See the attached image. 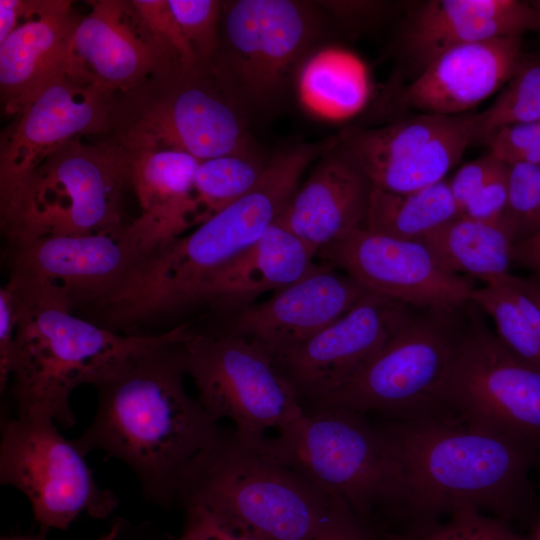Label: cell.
Returning a JSON list of instances; mask_svg holds the SVG:
<instances>
[{
	"instance_id": "cell-48",
	"label": "cell",
	"mask_w": 540,
	"mask_h": 540,
	"mask_svg": "<svg viewBox=\"0 0 540 540\" xmlns=\"http://www.w3.org/2000/svg\"><path fill=\"white\" fill-rule=\"evenodd\" d=\"M46 530L40 529L35 535H12L2 536L0 540H46Z\"/></svg>"
},
{
	"instance_id": "cell-41",
	"label": "cell",
	"mask_w": 540,
	"mask_h": 540,
	"mask_svg": "<svg viewBox=\"0 0 540 540\" xmlns=\"http://www.w3.org/2000/svg\"><path fill=\"white\" fill-rule=\"evenodd\" d=\"M17 308L8 284L0 288V390L5 392L11 378Z\"/></svg>"
},
{
	"instance_id": "cell-11",
	"label": "cell",
	"mask_w": 540,
	"mask_h": 540,
	"mask_svg": "<svg viewBox=\"0 0 540 540\" xmlns=\"http://www.w3.org/2000/svg\"><path fill=\"white\" fill-rule=\"evenodd\" d=\"M182 355L201 405L217 422L230 420L244 445L259 447L268 429L280 430L305 414L273 356L246 338L190 330Z\"/></svg>"
},
{
	"instance_id": "cell-42",
	"label": "cell",
	"mask_w": 540,
	"mask_h": 540,
	"mask_svg": "<svg viewBox=\"0 0 540 540\" xmlns=\"http://www.w3.org/2000/svg\"><path fill=\"white\" fill-rule=\"evenodd\" d=\"M185 510L187 522L180 540H261L230 528L202 507Z\"/></svg>"
},
{
	"instance_id": "cell-19",
	"label": "cell",
	"mask_w": 540,
	"mask_h": 540,
	"mask_svg": "<svg viewBox=\"0 0 540 540\" xmlns=\"http://www.w3.org/2000/svg\"><path fill=\"white\" fill-rule=\"evenodd\" d=\"M366 292L344 272L320 263L269 299L231 312L225 332L258 344L275 358L338 320Z\"/></svg>"
},
{
	"instance_id": "cell-25",
	"label": "cell",
	"mask_w": 540,
	"mask_h": 540,
	"mask_svg": "<svg viewBox=\"0 0 540 540\" xmlns=\"http://www.w3.org/2000/svg\"><path fill=\"white\" fill-rule=\"evenodd\" d=\"M142 213L137 218L154 251L191 228L194 177L199 160L172 148L119 142Z\"/></svg>"
},
{
	"instance_id": "cell-17",
	"label": "cell",
	"mask_w": 540,
	"mask_h": 540,
	"mask_svg": "<svg viewBox=\"0 0 540 540\" xmlns=\"http://www.w3.org/2000/svg\"><path fill=\"white\" fill-rule=\"evenodd\" d=\"M409 306L366 292L342 317L274 359L304 408L333 393L382 349Z\"/></svg>"
},
{
	"instance_id": "cell-4",
	"label": "cell",
	"mask_w": 540,
	"mask_h": 540,
	"mask_svg": "<svg viewBox=\"0 0 540 540\" xmlns=\"http://www.w3.org/2000/svg\"><path fill=\"white\" fill-rule=\"evenodd\" d=\"M17 308L12 363L14 416L76 423L70 397L96 386L134 357L179 335L187 324L159 334H120L79 318L55 293L9 278Z\"/></svg>"
},
{
	"instance_id": "cell-34",
	"label": "cell",
	"mask_w": 540,
	"mask_h": 540,
	"mask_svg": "<svg viewBox=\"0 0 540 540\" xmlns=\"http://www.w3.org/2000/svg\"><path fill=\"white\" fill-rule=\"evenodd\" d=\"M168 4L201 70L211 75L220 48L223 2L168 0Z\"/></svg>"
},
{
	"instance_id": "cell-8",
	"label": "cell",
	"mask_w": 540,
	"mask_h": 540,
	"mask_svg": "<svg viewBox=\"0 0 540 540\" xmlns=\"http://www.w3.org/2000/svg\"><path fill=\"white\" fill-rule=\"evenodd\" d=\"M323 12L317 2H223L215 82L241 111L270 109L325 36Z\"/></svg>"
},
{
	"instance_id": "cell-13",
	"label": "cell",
	"mask_w": 540,
	"mask_h": 540,
	"mask_svg": "<svg viewBox=\"0 0 540 540\" xmlns=\"http://www.w3.org/2000/svg\"><path fill=\"white\" fill-rule=\"evenodd\" d=\"M11 247L10 278L47 289L72 308L101 302L151 253L136 220L113 230L43 236Z\"/></svg>"
},
{
	"instance_id": "cell-28",
	"label": "cell",
	"mask_w": 540,
	"mask_h": 540,
	"mask_svg": "<svg viewBox=\"0 0 540 540\" xmlns=\"http://www.w3.org/2000/svg\"><path fill=\"white\" fill-rule=\"evenodd\" d=\"M456 116L420 113L377 128H349L338 136L370 177L420 150L447 130Z\"/></svg>"
},
{
	"instance_id": "cell-23",
	"label": "cell",
	"mask_w": 540,
	"mask_h": 540,
	"mask_svg": "<svg viewBox=\"0 0 540 540\" xmlns=\"http://www.w3.org/2000/svg\"><path fill=\"white\" fill-rule=\"evenodd\" d=\"M71 1L20 0V17L0 42V87L7 113L19 109L45 84L68 71L80 18Z\"/></svg>"
},
{
	"instance_id": "cell-30",
	"label": "cell",
	"mask_w": 540,
	"mask_h": 540,
	"mask_svg": "<svg viewBox=\"0 0 540 540\" xmlns=\"http://www.w3.org/2000/svg\"><path fill=\"white\" fill-rule=\"evenodd\" d=\"M269 158L235 153L199 162L193 188L191 228L204 223L252 190Z\"/></svg>"
},
{
	"instance_id": "cell-2",
	"label": "cell",
	"mask_w": 540,
	"mask_h": 540,
	"mask_svg": "<svg viewBox=\"0 0 540 540\" xmlns=\"http://www.w3.org/2000/svg\"><path fill=\"white\" fill-rule=\"evenodd\" d=\"M402 469L400 535L472 508L510 524L534 498L530 472L540 452L470 427L445 413L382 421Z\"/></svg>"
},
{
	"instance_id": "cell-49",
	"label": "cell",
	"mask_w": 540,
	"mask_h": 540,
	"mask_svg": "<svg viewBox=\"0 0 540 540\" xmlns=\"http://www.w3.org/2000/svg\"><path fill=\"white\" fill-rule=\"evenodd\" d=\"M529 3L531 4V6L538 12V14L540 15V0H532V1H529Z\"/></svg>"
},
{
	"instance_id": "cell-15",
	"label": "cell",
	"mask_w": 540,
	"mask_h": 540,
	"mask_svg": "<svg viewBox=\"0 0 540 540\" xmlns=\"http://www.w3.org/2000/svg\"><path fill=\"white\" fill-rule=\"evenodd\" d=\"M323 263L368 292L415 308L455 310L470 303L475 286L447 271L421 241L353 229L318 252Z\"/></svg>"
},
{
	"instance_id": "cell-16",
	"label": "cell",
	"mask_w": 540,
	"mask_h": 540,
	"mask_svg": "<svg viewBox=\"0 0 540 540\" xmlns=\"http://www.w3.org/2000/svg\"><path fill=\"white\" fill-rule=\"evenodd\" d=\"M207 76L159 79V92L138 104L121 141L176 149L199 161L257 152L242 111Z\"/></svg>"
},
{
	"instance_id": "cell-14",
	"label": "cell",
	"mask_w": 540,
	"mask_h": 540,
	"mask_svg": "<svg viewBox=\"0 0 540 540\" xmlns=\"http://www.w3.org/2000/svg\"><path fill=\"white\" fill-rule=\"evenodd\" d=\"M115 100V93L69 70L40 88L2 139L1 211L47 156L80 136L107 130L116 117Z\"/></svg>"
},
{
	"instance_id": "cell-37",
	"label": "cell",
	"mask_w": 540,
	"mask_h": 540,
	"mask_svg": "<svg viewBox=\"0 0 540 540\" xmlns=\"http://www.w3.org/2000/svg\"><path fill=\"white\" fill-rule=\"evenodd\" d=\"M131 4L152 36L189 75L205 74L169 7L168 0H133Z\"/></svg>"
},
{
	"instance_id": "cell-9",
	"label": "cell",
	"mask_w": 540,
	"mask_h": 540,
	"mask_svg": "<svg viewBox=\"0 0 540 540\" xmlns=\"http://www.w3.org/2000/svg\"><path fill=\"white\" fill-rule=\"evenodd\" d=\"M479 317L466 310L438 412L540 452V369L514 356Z\"/></svg>"
},
{
	"instance_id": "cell-6",
	"label": "cell",
	"mask_w": 540,
	"mask_h": 540,
	"mask_svg": "<svg viewBox=\"0 0 540 540\" xmlns=\"http://www.w3.org/2000/svg\"><path fill=\"white\" fill-rule=\"evenodd\" d=\"M259 448L320 491L342 499L370 530L376 516L397 520L402 469L381 421L348 408L314 406Z\"/></svg>"
},
{
	"instance_id": "cell-47",
	"label": "cell",
	"mask_w": 540,
	"mask_h": 540,
	"mask_svg": "<svg viewBox=\"0 0 540 540\" xmlns=\"http://www.w3.org/2000/svg\"><path fill=\"white\" fill-rule=\"evenodd\" d=\"M522 540H540V512L536 515L527 534L522 536Z\"/></svg>"
},
{
	"instance_id": "cell-20",
	"label": "cell",
	"mask_w": 540,
	"mask_h": 540,
	"mask_svg": "<svg viewBox=\"0 0 540 540\" xmlns=\"http://www.w3.org/2000/svg\"><path fill=\"white\" fill-rule=\"evenodd\" d=\"M526 32L540 33V15L529 1L429 0L409 11L395 45L415 78L453 48Z\"/></svg>"
},
{
	"instance_id": "cell-7",
	"label": "cell",
	"mask_w": 540,
	"mask_h": 540,
	"mask_svg": "<svg viewBox=\"0 0 540 540\" xmlns=\"http://www.w3.org/2000/svg\"><path fill=\"white\" fill-rule=\"evenodd\" d=\"M129 163L119 143L90 145L79 139L47 156L1 211L10 245L43 236L113 230L122 219Z\"/></svg>"
},
{
	"instance_id": "cell-44",
	"label": "cell",
	"mask_w": 540,
	"mask_h": 540,
	"mask_svg": "<svg viewBox=\"0 0 540 540\" xmlns=\"http://www.w3.org/2000/svg\"><path fill=\"white\" fill-rule=\"evenodd\" d=\"M514 262L529 269L540 278V229L515 244Z\"/></svg>"
},
{
	"instance_id": "cell-43",
	"label": "cell",
	"mask_w": 540,
	"mask_h": 540,
	"mask_svg": "<svg viewBox=\"0 0 540 540\" xmlns=\"http://www.w3.org/2000/svg\"><path fill=\"white\" fill-rule=\"evenodd\" d=\"M312 540H373V533L346 502L336 497L328 522Z\"/></svg>"
},
{
	"instance_id": "cell-36",
	"label": "cell",
	"mask_w": 540,
	"mask_h": 540,
	"mask_svg": "<svg viewBox=\"0 0 540 540\" xmlns=\"http://www.w3.org/2000/svg\"><path fill=\"white\" fill-rule=\"evenodd\" d=\"M385 540H522L509 523L472 508L458 510L421 530Z\"/></svg>"
},
{
	"instance_id": "cell-29",
	"label": "cell",
	"mask_w": 540,
	"mask_h": 540,
	"mask_svg": "<svg viewBox=\"0 0 540 540\" xmlns=\"http://www.w3.org/2000/svg\"><path fill=\"white\" fill-rule=\"evenodd\" d=\"M475 142L471 114L458 115L455 122L409 158L369 177L373 188L407 193L445 180L466 148Z\"/></svg>"
},
{
	"instance_id": "cell-45",
	"label": "cell",
	"mask_w": 540,
	"mask_h": 540,
	"mask_svg": "<svg viewBox=\"0 0 540 540\" xmlns=\"http://www.w3.org/2000/svg\"><path fill=\"white\" fill-rule=\"evenodd\" d=\"M20 17V0L0 1V42L16 27Z\"/></svg>"
},
{
	"instance_id": "cell-46",
	"label": "cell",
	"mask_w": 540,
	"mask_h": 540,
	"mask_svg": "<svg viewBox=\"0 0 540 540\" xmlns=\"http://www.w3.org/2000/svg\"><path fill=\"white\" fill-rule=\"evenodd\" d=\"M512 279L540 307V278H521L512 275Z\"/></svg>"
},
{
	"instance_id": "cell-26",
	"label": "cell",
	"mask_w": 540,
	"mask_h": 540,
	"mask_svg": "<svg viewBox=\"0 0 540 540\" xmlns=\"http://www.w3.org/2000/svg\"><path fill=\"white\" fill-rule=\"evenodd\" d=\"M421 242L447 271L482 282L510 274L514 262L516 241L502 220L457 216Z\"/></svg>"
},
{
	"instance_id": "cell-31",
	"label": "cell",
	"mask_w": 540,
	"mask_h": 540,
	"mask_svg": "<svg viewBox=\"0 0 540 540\" xmlns=\"http://www.w3.org/2000/svg\"><path fill=\"white\" fill-rule=\"evenodd\" d=\"M299 74L303 96L324 113H352L365 99V82L357 64L341 53L310 55Z\"/></svg>"
},
{
	"instance_id": "cell-24",
	"label": "cell",
	"mask_w": 540,
	"mask_h": 540,
	"mask_svg": "<svg viewBox=\"0 0 540 540\" xmlns=\"http://www.w3.org/2000/svg\"><path fill=\"white\" fill-rule=\"evenodd\" d=\"M317 257V250L275 222L202 283L193 305L210 303L233 312L300 280L319 265Z\"/></svg>"
},
{
	"instance_id": "cell-5",
	"label": "cell",
	"mask_w": 540,
	"mask_h": 540,
	"mask_svg": "<svg viewBox=\"0 0 540 540\" xmlns=\"http://www.w3.org/2000/svg\"><path fill=\"white\" fill-rule=\"evenodd\" d=\"M335 500L259 447L223 432L191 461L176 493L185 509L202 507L261 540H312Z\"/></svg>"
},
{
	"instance_id": "cell-38",
	"label": "cell",
	"mask_w": 540,
	"mask_h": 540,
	"mask_svg": "<svg viewBox=\"0 0 540 540\" xmlns=\"http://www.w3.org/2000/svg\"><path fill=\"white\" fill-rule=\"evenodd\" d=\"M485 143L492 155L509 165L540 164V121L504 127Z\"/></svg>"
},
{
	"instance_id": "cell-10",
	"label": "cell",
	"mask_w": 540,
	"mask_h": 540,
	"mask_svg": "<svg viewBox=\"0 0 540 540\" xmlns=\"http://www.w3.org/2000/svg\"><path fill=\"white\" fill-rule=\"evenodd\" d=\"M466 306L455 310L409 306L385 345L363 369L308 407H343L377 415L382 421L410 420L438 413L436 394L463 324Z\"/></svg>"
},
{
	"instance_id": "cell-33",
	"label": "cell",
	"mask_w": 540,
	"mask_h": 540,
	"mask_svg": "<svg viewBox=\"0 0 540 540\" xmlns=\"http://www.w3.org/2000/svg\"><path fill=\"white\" fill-rule=\"evenodd\" d=\"M470 301L493 320L496 335L518 359L540 369V335L514 302L508 287L498 279L475 287Z\"/></svg>"
},
{
	"instance_id": "cell-22",
	"label": "cell",
	"mask_w": 540,
	"mask_h": 540,
	"mask_svg": "<svg viewBox=\"0 0 540 540\" xmlns=\"http://www.w3.org/2000/svg\"><path fill=\"white\" fill-rule=\"evenodd\" d=\"M372 190L361 164L337 136L275 222L319 252L363 226Z\"/></svg>"
},
{
	"instance_id": "cell-3",
	"label": "cell",
	"mask_w": 540,
	"mask_h": 540,
	"mask_svg": "<svg viewBox=\"0 0 540 540\" xmlns=\"http://www.w3.org/2000/svg\"><path fill=\"white\" fill-rule=\"evenodd\" d=\"M328 146L329 140L303 143L270 156L252 190L143 258L94 306L102 326L115 331L193 305L202 283L275 223L305 170Z\"/></svg>"
},
{
	"instance_id": "cell-32",
	"label": "cell",
	"mask_w": 540,
	"mask_h": 540,
	"mask_svg": "<svg viewBox=\"0 0 540 540\" xmlns=\"http://www.w3.org/2000/svg\"><path fill=\"white\" fill-rule=\"evenodd\" d=\"M475 141L513 125L540 121V54L526 55L495 101L471 114Z\"/></svg>"
},
{
	"instance_id": "cell-1",
	"label": "cell",
	"mask_w": 540,
	"mask_h": 540,
	"mask_svg": "<svg viewBox=\"0 0 540 540\" xmlns=\"http://www.w3.org/2000/svg\"><path fill=\"white\" fill-rule=\"evenodd\" d=\"M178 337L123 364L95 386L90 424L74 439L87 456L100 451L125 464L142 496L167 507L191 461L221 435L218 422L186 391Z\"/></svg>"
},
{
	"instance_id": "cell-40",
	"label": "cell",
	"mask_w": 540,
	"mask_h": 540,
	"mask_svg": "<svg viewBox=\"0 0 540 540\" xmlns=\"http://www.w3.org/2000/svg\"><path fill=\"white\" fill-rule=\"evenodd\" d=\"M502 162L487 151L477 159L462 165L448 180L459 214L464 205L495 173Z\"/></svg>"
},
{
	"instance_id": "cell-12",
	"label": "cell",
	"mask_w": 540,
	"mask_h": 540,
	"mask_svg": "<svg viewBox=\"0 0 540 540\" xmlns=\"http://www.w3.org/2000/svg\"><path fill=\"white\" fill-rule=\"evenodd\" d=\"M76 442L48 419L2 415L0 483L29 501L40 529L65 530L81 515L103 519L117 495L96 482Z\"/></svg>"
},
{
	"instance_id": "cell-21",
	"label": "cell",
	"mask_w": 540,
	"mask_h": 540,
	"mask_svg": "<svg viewBox=\"0 0 540 540\" xmlns=\"http://www.w3.org/2000/svg\"><path fill=\"white\" fill-rule=\"evenodd\" d=\"M522 38L498 37L443 53L399 90L398 106L424 114H464L516 73L525 56Z\"/></svg>"
},
{
	"instance_id": "cell-18",
	"label": "cell",
	"mask_w": 540,
	"mask_h": 540,
	"mask_svg": "<svg viewBox=\"0 0 540 540\" xmlns=\"http://www.w3.org/2000/svg\"><path fill=\"white\" fill-rule=\"evenodd\" d=\"M68 70L115 94L138 89L150 77L189 75L147 30L131 1L116 0L93 2L80 19Z\"/></svg>"
},
{
	"instance_id": "cell-39",
	"label": "cell",
	"mask_w": 540,
	"mask_h": 540,
	"mask_svg": "<svg viewBox=\"0 0 540 540\" xmlns=\"http://www.w3.org/2000/svg\"><path fill=\"white\" fill-rule=\"evenodd\" d=\"M510 165L502 162L495 173L461 209L459 216L498 221L504 213L509 186Z\"/></svg>"
},
{
	"instance_id": "cell-27",
	"label": "cell",
	"mask_w": 540,
	"mask_h": 540,
	"mask_svg": "<svg viewBox=\"0 0 540 540\" xmlns=\"http://www.w3.org/2000/svg\"><path fill=\"white\" fill-rule=\"evenodd\" d=\"M457 216L458 207L445 179L407 193L373 188L362 227L397 239L421 241Z\"/></svg>"
},
{
	"instance_id": "cell-35",
	"label": "cell",
	"mask_w": 540,
	"mask_h": 540,
	"mask_svg": "<svg viewBox=\"0 0 540 540\" xmlns=\"http://www.w3.org/2000/svg\"><path fill=\"white\" fill-rule=\"evenodd\" d=\"M501 220L516 243L540 229V164L510 165L508 199Z\"/></svg>"
}]
</instances>
